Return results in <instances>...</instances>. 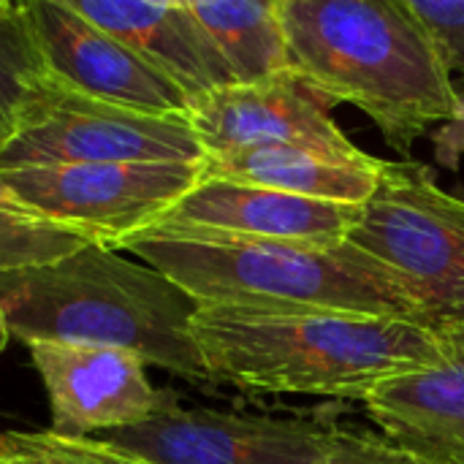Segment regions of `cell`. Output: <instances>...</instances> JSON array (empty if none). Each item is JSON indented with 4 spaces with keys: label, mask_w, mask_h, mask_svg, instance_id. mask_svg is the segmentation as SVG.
<instances>
[{
    "label": "cell",
    "mask_w": 464,
    "mask_h": 464,
    "mask_svg": "<svg viewBox=\"0 0 464 464\" xmlns=\"http://www.w3.org/2000/svg\"><path fill=\"white\" fill-rule=\"evenodd\" d=\"M212 383L250 394L367 402L383 383L446 359L438 332L334 310L198 307L190 324Z\"/></svg>",
    "instance_id": "obj_1"
},
{
    "label": "cell",
    "mask_w": 464,
    "mask_h": 464,
    "mask_svg": "<svg viewBox=\"0 0 464 464\" xmlns=\"http://www.w3.org/2000/svg\"><path fill=\"white\" fill-rule=\"evenodd\" d=\"M280 16L291 73L362 109L405 160L451 120L459 90L405 0H280Z\"/></svg>",
    "instance_id": "obj_2"
},
{
    "label": "cell",
    "mask_w": 464,
    "mask_h": 464,
    "mask_svg": "<svg viewBox=\"0 0 464 464\" xmlns=\"http://www.w3.org/2000/svg\"><path fill=\"white\" fill-rule=\"evenodd\" d=\"M0 310L11 337L122 348L190 383H212L193 343L198 304L166 275L117 250L76 253L0 275Z\"/></svg>",
    "instance_id": "obj_3"
},
{
    "label": "cell",
    "mask_w": 464,
    "mask_h": 464,
    "mask_svg": "<svg viewBox=\"0 0 464 464\" xmlns=\"http://www.w3.org/2000/svg\"><path fill=\"white\" fill-rule=\"evenodd\" d=\"M122 250L166 275L198 307L334 310L419 324L408 288L351 242L318 250L144 231Z\"/></svg>",
    "instance_id": "obj_4"
},
{
    "label": "cell",
    "mask_w": 464,
    "mask_h": 464,
    "mask_svg": "<svg viewBox=\"0 0 464 464\" xmlns=\"http://www.w3.org/2000/svg\"><path fill=\"white\" fill-rule=\"evenodd\" d=\"M348 242L408 288L421 326H464V198L438 185L432 166L383 160Z\"/></svg>",
    "instance_id": "obj_5"
},
{
    "label": "cell",
    "mask_w": 464,
    "mask_h": 464,
    "mask_svg": "<svg viewBox=\"0 0 464 464\" xmlns=\"http://www.w3.org/2000/svg\"><path fill=\"white\" fill-rule=\"evenodd\" d=\"M0 171L76 163H204L188 117L147 114L106 103L38 73L11 114Z\"/></svg>",
    "instance_id": "obj_6"
},
{
    "label": "cell",
    "mask_w": 464,
    "mask_h": 464,
    "mask_svg": "<svg viewBox=\"0 0 464 464\" xmlns=\"http://www.w3.org/2000/svg\"><path fill=\"white\" fill-rule=\"evenodd\" d=\"M204 163H76L3 171L11 190L90 245L122 250L179 204Z\"/></svg>",
    "instance_id": "obj_7"
},
{
    "label": "cell",
    "mask_w": 464,
    "mask_h": 464,
    "mask_svg": "<svg viewBox=\"0 0 464 464\" xmlns=\"http://www.w3.org/2000/svg\"><path fill=\"white\" fill-rule=\"evenodd\" d=\"M340 430L310 419L237 416L204 408H171L103 440L152 464H315Z\"/></svg>",
    "instance_id": "obj_8"
},
{
    "label": "cell",
    "mask_w": 464,
    "mask_h": 464,
    "mask_svg": "<svg viewBox=\"0 0 464 464\" xmlns=\"http://www.w3.org/2000/svg\"><path fill=\"white\" fill-rule=\"evenodd\" d=\"M49 400V432L71 440L139 427L177 408L169 389L152 386L147 362L122 348L79 343L27 345Z\"/></svg>",
    "instance_id": "obj_9"
},
{
    "label": "cell",
    "mask_w": 464,
    "mask_h": 464,
    "mask_svg": "<svg viewBox=\"0 0 464 464\" xmlns=\"http://www.w3.org/2000/svg\"><path fill=\"white\" fill-rule=\"evenodd\" d=\"M329 95L296 73L256 84L220 87L190 103L188 120L204 158L231 155L253 147H307L348 160H370L332 117Z\"/></svg>",
    "instance_id": "obj_10"
},
{
    "label": "cell",
    "mask_w": 464,
    "mask_h": 464,
    "mask_svg": "<svg viewBox=\"0 0 464 464\" xmlns=\"http://www.w3.org/2000/svg\"><path fill=\"white\" fill-rule=\"evenodd\" d=\"M359 220L362 207L356 204L318 201L201 177V182L147 231L329 250L348 242Z\"/></svg>",
    "instance_id": "obj_11"
},
{
    "label": "cell",
    "mask_w": 464,
    "mask_h": 464,
    "mask_svg": "<svg viewBox=\"0 0 464 464\" xmlns=\"http://www.w3.org/2000/svg\"><path fill=\"white\" fill-rule=\"evenodd\" d=\"M41 60L79 92L147 114L188 117V95L128 44L73 11L68 0L22 3Z\"/></svg>",
    "instance_id": "obj_12"
},
{
    "label": "cell",
    "mask_w": 464,
    "mask_h": 464,
    "mask_svg": "<svg viewBox=\"0 0 464 464\" xmlns=\"http://www.w3.org/2000/svg\"><path fill=\"white\" fill-rule=\"evenodd\" d=\"M76 14L128 44L144 63L174 82L188 101L237 84L218 46L193 16L188 0H68Z\"/></svg>",
    "instance_id": "obj_13"
},
{
    "label": "cell",
    "mask_w": 464,
    "mask_h": 464,
    "mask_svg": "<svg viewBox=\"0 0 464 464\" xmlns=\"http://www.w3.org/2000/svg\"><path fill=\"white\" fill-rule=\"evenodd\" d=\"M438 334L446 348L443 364L383 383L364 411L389 440L464 464V326Z\"/></svg>",
    "instance_id": "obj_14"
},
{
    "label": "cell",
    "mask_w": 464,
    "mask_h": 464,
    "mask_svg": "<svg viewBox=\"0 0 464 464\" xmlns=\"http://www.w3.org/2000/svg\"><path fill=\"white\" fill-rule=\"evenodd\" d=\"M381 158L348 160L307 147H253L204 158V174L318 201L364 207L378 188Z\"/></svg>",
    "instance_id": "obj_15"
},
{
    "label": "cell",
    "mask_w": 464,
    "mask_h": 464,
    "mask_svg": "<svg viewBox=\"0 0 464 464\" xmlns=\"http://www.w3.org/2000/svg\"><path fill=\"white\" fill-rule=\"evenodd\" d=\"M237 84L291 71L280 0H188Z\"/></svg>",
    "instance_id": "obj_16"
},
{
    "label": "cell",
    "mask_w": 464,
    "mask_h": 464,
    "mask_svg": "<svg viewBox=\"0 0 464 464\" xmlns=\"http://www.w3.org/2000/svg\"><path fill=\"white\" fill-rule=\"evenodd\" d=\"M84 245L90 242L24 204L0 171V275L54 264Z\"/></svg>",
    "instance_id": "obj_17"
},
{
    "label": "cell",
    "mask_w": 464,
    "mask_h": 464,
    "mask_svg": "<svg viewBox=\"0 0 464 464\" xmlns=\"http://www.w3.org/2000/svg\"><path fill=\"white\" fill-rule=\"evenodd\" d=\"M0 464H152L106 440H71L49 430L0 432Z\"/></svg>",
    "instance_id": "obj_18"
},
{
    "label": "cell",
    "mask_w": 464,
    "mask_h": 464,
    "mask_svg": "<svg viewBox=\"0 0 464 464\" xmlns=\"http://www.w3.org/2000/svg\"><path fill=\"white\" fill-rule=\"evenodd\" d=\"M44 71L46 65L41 60L24 8L22 3H14L0 14V109L8 117L27 92V84Z\"/></svg>",
    "instance_id": "obj_19"
},
{
    "label": "cell",
    "mask_w": 464,
    "mask_h": 464,
    "mask_svg": "<svg viewBox=\"0 0 464 464\" xmlns=\"http://www.w3.org/2000/svg\"><path fill=\"white\" fill-rule=\"evenodd\" d=\"M427 30L443 68L464 76V0H405Z\"/></svg>",
    "instance_id": "obj_20"
},
{
    "label": "cell",
    "mask_w": 464,
    "mask_h": 464,
    "mask_svg": "<svg viewBox=\"0 0 464 464\" xmlns=\"http://www.w3.org/2000/svg\"><path fill=\"white\" fill-rule=\"evenodd\" d=\"M315 464H451L389 438L343 432L337 446Z\"/></svg>",
    "instance_id": "obj_21"
},
{
    "label": "cell",
    "mask_w": 464,
    "mask_h": 464,
    "mask_svg": "<svg viewBox=\"0 0 464 464\" xmlns=\"http://www.w3.org/2000/svg\"><path fill=\"white\" fill-rule=\"evenodd\" d=\"M432 150H435V160L443 169L459 171V163L464 158V90L457 92V109L451 120H446L432 133Z\"/></svg>",
    "instance_id": "obj_22"
},
{
    "label": "cell",
    "mask_w": 464,
    "mask_h": 464,
    "mask_svg": "<svg viewBox=\"0 0 464 464\" xmlns=\"http://www.w3.org/2000/svg\"><path fill=\"white\" fill-rule=\"evenodd\" d=\"M11 130H14V125H11V117L0 109V144L11 136Z\"/></svg>",
    "instance_id": "obj_23"
},
{
    "label": "cell",
    "mask_w": 464,
    "mask_h": 464,
    "mask_svg": "<svg viewBox=\"0 0 464 464\" xmlns=\"http://www.w3.org/2000/svg\"><path fill=\"white\" fill-rule=\"evenodd\" d=\"M8 340H11V332H8V324H5V315H3V310H0V353L5 351V345H8Z\"/></svg>",
    "instance_id": "obj_24"
},
{
    "label": "cell",
    "mask_w": 464,
    "mask_h": 464,
    "mask_svg": "<svg viewBox=\"0 0 464 464\" xmlns=\"http://www.w3.org/2000/svg\"><path fill=\"white\" fill-rule=\"evenodd\" d=\"M11 5H14V3H8V0H0V14H3V11H8Z\"/></svg>",
    "instance_id": "obj_25"
}]
</instances>
